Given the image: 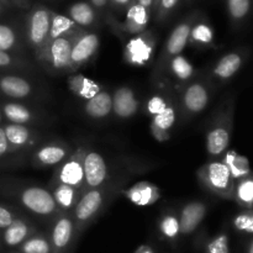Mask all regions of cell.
Here are the masks:
<instances>
[{"label":"cell","instance_id":"cell-37","mask_svg":"<svg viewBox=\"0 0 253 253\" xmlns=\"http://www.w3.org/2000/svg\"><path fill=\"white\" fill-rule=\"evenodd\" d=\"M31 63L25 57L0 51V69L2 71H30Z\"/></svg>","mask_w":253,"mask_h":253},{"label":"cell","instance_id":"cell-39","mask_svg":"<svg viewBox=\"0 0 253 253\" xmlns=\"http://www.w3.org/2000/svg\"><path fill=\"white\" fill-rule=\"evenodd\" d=\"M172 101V98L169 95H166V94H160L156 93L146 101L145 105V113L147 114L150 118H155L156 115L162 113L169 103Z\"/></svg>","mask_w":253,"mask_h":253},{"label":"cell","instance_id":"cell-7","mask_svg":"<svg viewBox=\"0 0 253 253\" xmlns=\"http://www.w3.org/2000/svg\"><path fill=\"white\" fill-rule=\"evenodd\" d=\"M212 82L209 78L193 79L184 86L180 95L179 110L184 119H190L203 113L209 105L211 99Z\"/></svg>","mask_w":253,"mask_h":253},{"label":"cell","instance_id":"cell-29","mask_svg":"<svg viewBox=\"0 0 253 253\" xmlns=\"http://www.w3.org/2000/svg\"><path fill=\"white\" fill-rule=\"evenodd\" d=\"M214 41L215 35L212 27L208 22L195 20L190 30L188 44L193 47H199V48H209V47H214Z\"/></svg>","mask_w":253,"mask_h":253},{"label":"cell","instance_id":"cell-26","mask_svg":"<svg viewBox=\"0 0 253 253\" xmlns=\"http://www.w3.org/2000/svg\"><path fill=\"white\" fill-rule=\"evenodd\" d=\"M67 85L74 95L85 101L95 96L99 91H101V86L98 82L78 73L68 77Z\"/></svg>","mask_w":253,"mask_h":253},{"label":"cell","instance_id":"cell-33","mask_svg":"<svg viewBox=\"0 0 253 253\" xmlns=\"http://www.w3.org/2000/svg\"><path fill=\"white\" fill-rule=\"evenodd\" d=\"M69 19L79 27H88L95 22V11L90 4L85 1L74 2L68 10Z\"/></svg>","mask_w":253,"mask_h":253},{"label":"cell","instance_id":"cell-31","mask_svg":"<svg viewBox=\"0 0 253 253\" xmlns=\"http://www.w3.org/2000/svg\"><path fill=\"white\" fill-rule=\"evenodd\" d=\"M82 27L77 26L68 16L61 14H56L53 12L52 14L51 19V26H49V34H48V43L49 41H53V40L61 39V37H67L72 36L76 32H78Z\"/></svg>","mask_w":253,"mask_h":253},{"label":"cell","instance_id":"cell-1","mask_svg":"<svg viewBox=\"0 0 253 253\" xmlns=\"http://www.w3.org/2000/svg\"><path fill=\"white\" fill-rule=\"evenodd\" d=\"M128 178V174L119 175L118 178L111 177L110 182L104 187L86 190L82 195L77 207L72 211V217L79 236H82V234L105 212L108 207H110L113 203L114 198L120 194L123 189L121 187L125 184V182H127Z\"/></svg>","mask_w":253,"mask_h":253},{"label":"cell","instance_id":"cell-2","mask_svg":"<svg viewBox=\"0 0 253 253\" xmlns=\"http://www.w3.org/2000/svg\"><path fill=\"white\" fill-rule=\"evenodd\" d=\"M0 194L15 200L32 215L44 220H53L59 214L48 188L17 180H0Z\"/></svg>","mask_w":253,"mask_h":253},{"label":"cell","instance_id":"cell-53","mask_svg":"<svg viewBox=\"0 0 253 253\" xmlns=\"http://www.w3.org/2000/svg\"><path fill=\"white\" fill-rule=\"evenodd\" d=\"M0 11H1V2H0Z\"/></svg>","mask_w":253,"mask_h":253},{"label":"cell","instance_id":"cell-46","mask_svg":"<svg viewBox=\"0 0 253 253\" xmlns=\"http://www.w3.org/2000/svg\"><path fill=\"white\" fill-rule=\"evenodd\" d=\"M109 2H111L114 9L119 10V11H126L131 5L137 1L136 0H109Z\"/></svg>","mask_w":253,"mask_h":253},{"label":"cell","instance_id":"cell-23","mask_svg":"<svg viewBox=\"0 0 253 253\" xmlns=\"http://www.w3.org/2000/svg\"><path fill=\"white\" fill-rule=\"evenodd\" d=\"M53 197L54 203L61 212H67L72 214L74 208L78 204L79 199L84 194L83 190L77 189V188L71 187V185L64 184H53L47 187Z\"/></svg>","mask_w":253,"mask_h":253},{"label":"cell","instance_id":"cell-50","mask_svg":"<svg viewBox=\"0 0 253 253\" xmlns=\"http://www.w3.org/2000/svg\"><path fill=\"white\" fill-rule=\"evenodd\" d=\"M246 253H253V237L251 239V241L249 242V246H247Z\"/></svg>","mask_w":253,"mask_h":253},{"label":"cell","instance_id":"cell-5","mask_svg":"<svg viewBox=\"0 0 253 253\" xmlns=\"http://www.w3.org/2000/svg\"><path fill=\"white\" fill-rule=\"evenodd\" d=\"M198 182L211 194L225 200H234L235 180L220 160H211L197 170Z\"/></svg>","mask_w":253,"mask_h":253},{"label":"cell","instance_id":"cell-27","mask_svg":"<svg viewBox=\"0 0 253 253\" xmlns=\"http://www.w3.org/2000/svg\"><path fill=\"white\" fill-rule=\"evenodd\" d=\"M220 161L226 166L235 182L247 177L252 173L251 165H250V161L247 160V157L240 155L239 152L234 150H227Z\"/></svg>","mask_w":253,"mask_h":253},{"label":"cell","instance_id":"cell-52","mask_svg":"<svg viewBox=\"0 0 253 253\" xmlns=\"http://www.w3.org/2000/svg\"><path fill=\"white\" fill-rule=\"evenodd\" d=\"M2 120V113H1V109H0V123H1Z\"/></svg>","mask_w":253,"mask_h":253},{"label":"cell","instance_id":"cell-41","mask_svg":"<svg viewBox=\"0 0 253 253\" xmlns=\"http://www.w3.org/2000/svg\"><path fill=\"white\" fill-rule=\"evenodd\" d=\"M250 0H227L229 14L234 21H241L250 11Z\"/></svg>","mask_w":253,"mask_h":253},{"label":"cell","instance_id":"cell-15","mask_svg":"<svg viewBox=\"0 0 253 253\" xmlns=\"http://www.w3.org/2000/svg\"><path fill=\"white\" fill-rule=\"evenodd\" d=\"M2 127L12 155H21L27 151L35 150L41 140V135L26 125L6 124Z\"/></svg>","mask_w":253,"mask_h":253},{"label":"cell","instance_id":"cell-17","mask_svg":"<svg viewBox=\"0 0 253 253\" xmlns=\"http://www.w3.org/2000/svg\"><path fill=\"white\" fill-rule=\"evenodd\" d=\"M151 14L152 12L150 10L143 7L138 2H135L126 10L125 20L123 22L115 21L113 24V27H115L119 34L135 36V35L146 31L148 22H150Z\"/></svg>","mask_w":253,"mask_h":253},{"label":"cell","instance_id":"cell-22","mask_svg":"<svg viewBox=\"0 0 253 253\" xmlns=\"http://www.w3.org/2000/svg\"><path fill=\"white\" fill-rule=\"evenodd\" d=\"M36 232L37 229L34 224H31L29 220L24 219V217L17 216L12 221V224L4 230L2 242L6 247L14 249V247L21 246L30 236H32Z\"/></svg>","mask_w":253,"mask_h":253},{"label":"cell","instance_id":"cell-36","mask_svg":"<svg viewBox=\"0 0 253 253\" xmlns=\"http://www.w3.org/2000/svg\"><path fill=\"white\" fill-rule=\"evenodd\" d=\"M21 253H52L48 235L37 231L30 236L21 246L17 247Z\"/></svg>","mask_w":253,"mask_h":253},{"label":"cell","instance_id":"cell-14","mask_svg":"<svg viewBox=\"0 0 253 253\" xmlns=\"http://www.w3.org/2000/svg\"><path fill=\"white\" fill-rule=\"evenodd\" d=\"M73 152L69 143L63 141H49L34 150L31 155V165L37 169L57 167Z\"/></svg>","mask_w":253,"mask_h":253},{"label":"cell","instance_id":"cell-49","mask_svg":"<svg viewBox=\"0 0 253 253\" xmlns=\"http://www.w3.org/2000/svg\"><path fill=\"white\" fill-rule=\"evenodd\" d=\"M140 5H142L143 7H146L147 10H150L152 12V7H153V0H136Z\"/></svg>","mask_w":253,"mask_h":253},{"label":"cell","instance_id":"cell-12","mask_svg":"<svg viewBox=\"0 0 253 253\" xmlns=\"http://www.w3.org/2000/svg\"><path fill=\"white\" fill-rule=\"evenodd\" d=\"M84 193L108 184L111 179L109 166L99 152L86 148L84 155Z\"/></svg>","mask_w":253,"mask_h":253},{"label":"cell","instance_id":"cell-30","mask_svg":"<svg viewBox=\"0 0 253 253\" xmlns=\"http://www.w3.org/2000/svg\"><path fill=\"white\" fill-rule=\"evenodd\" d=\"M158 231L161 237L170 245H175L180 237L179 215L174 211H166L158 221Z\"/></svg>","mask_w":253,"mask_h":253},{"label":"cell","instance_id":"cell-28","mask_svg":"<svg viewBox=\"0 0 253 253\" xmlns=\"http://www.w3.org/2000/svg\"><path fill=\"white\" fill-rule=\"evenodd\" d=\"M195 73H197V71H195L194 66L190 63L189 59L183 54H179L170 61L167 76L169 74L175 82L187 85L194 79Z\"/></svg>","mask_w":253,"mask_h":253},{"label":"cell","instance_id":"cell-18","mask_svg":"<svg viewBox=\"0 0 253 253\" xmlns=\"http://www.w3.org/2000/svg\"><path fill=\"white\" fill-rule=\"evenodd\" d=\"M208 205L200 200H193L182 208L179 215L180 236H190L194 234L205 220Z\"/></svg>","mask_w":253,"mask_h":253},{"label":"cell","instance_id":"cell-24","mask_svg":"<svg viewBox=\"0 0 253 253\" xmlns=\"http://www.w3.org/2000/svg\"><path fill=\"white\" fill-rule=\"evenodd\" d=\"M2 116L9 121V124H16V125H26L39 123L40 115L35 113L32 109L24 104L9 101L4 103L1 106Z\"/></svg>","mask_w":253,"mask_h":253},{"label":"cell","instance_id":"cell-10","mask_svg":"<svg viewBox=\"0 0 253 253\" xmlns=\"http://www.w3.org/2000/svg\"><path fill=\"white\" fill-rule=\"evenodd\" d=\"M79 237L72 214L59 212L52 220L48 234L52 253H73Z\"/></svg>","mask_w":253,"mask_h":253},{"label":"cell","instance_id":"cell-54","mask_svg":"<svg viewBox=\"0 0 253 253\" xmlns=\"http://www.w3.org/2000/svg\"><path fill=\"white\" fill-rule=\"evenodd\" d=\"M12 253H21V252H19V251H17V252H12Z\"/></svg>","mask_w":253,"mask_h":253},{"label":"cell","instance_id":"cell-9","mask_svg":"<svg viewBox=\"0 0 253 253\" xmlns=\"http://www.w3.org/2000/svg\"><path fill=\"white\" fill-rule=\"evenodd\" d=\"M86 147L79 146L69 155L67 160H64L61 165L54 167L51 182L48 185L64 184L71 185L77 189L83 190L84 193V155Z\"/></svg>","mask_w":253,"mask_h":253},{"label":"cell","instance_id":"cell-13","mask_svg":"<svg viewBox=\"0 0 253 253\" xmlns=\"http://www.w3.org/2000/svg\"><path fill=\"white\" fill-rule=\"evenodd\" d=\"M99 43L100 40L98 35L86 31L85 29H81L74 35L71 53L72 73L81 69L95 57Z\"/></svg>","mask_w":253,"mask_h":253},{"label":"cell","instance_id":"cell-44","mask_svg":"<svg viewBox=\"0 0 253 253\" xmlns=\"http://www.w3.org/2000/svg\"><path fill=\"white\" fill-rule=\"evenodd\" d=\"M10 155H12V152L10 151L9 143H7L6 136H5L4 132V127L0 126V161L5 160Z\"/></svg>","mask_w":253,"mask_h":253},{"label":"cell","instance_id":"cell-19","mask_svg":"<svg viewBox=\"0 0 253 253\" xmlns=\"http://www.w3.org/2000/svg\"><path fill=\"white\" fill-rule=\"evenodd\" d=\"M120 194L130 200L136 207H151L161 199V189L158 185L147 180L135 183L127 189H121Z\"/></svg>","mask_w":253,"mask_h":253},{"label":"cell","instance_id":"cell-42","mask_svg":"<svg viewBox=\"0 0 253 253\" xmlns=\"http://www.w3.org/2000/svg\"><path fill=\"white\" fill-rule=\"evenodd\" d=\"M179 0H160L158 2V6L156 9V19L158 22H163L165 20H167V17L172 14L173 10L175 9V6L178 5Z\"/></svg>","mask_w":253,"mask_h":253},{"label":"cell","instance_id":"cell-3","mask_svg":"<svg viewBox=\"0 0 253 253\" xmlns=\"http://www.w3.org/2000/svg\"><path fill=\"white\" fill-rule=\"evenodd\" d=\"M235 119V101L230 98L221 104L207 130L205 146L211 160H221L231 142Z\"/></svg>","mask_w":253,"mask_h":253},{"label":"cell","instance_id":"cell-45","mask_svg":"<svg viewBox=\"0 0 253 253\" xmlns=\"http://www.w3.org/2000/svg\"><path fill=\"white\" fill-rule=\"evenodd\" d=\"M150 130L153 138H155L156 141H158V142H166V141L170 140V131L162 130V128H158L153 125L150 126Z\"/></svg>","mask_w":253,"mask_h":253},{"label":"cell","instance_id":"cell-43","mask_svg":"<svg viewBox=\"0 0 253 253\" xmlns=\"http://www.w3.org/2000/svg\"><path fill=\"white\" fill-rule=\"evenodd\" d=\"M16 217L17 215L14 210L4 207V205H0V230H5L6 227H9Z\"/></svg>","mask_w":253,"mask_h":253},{"label":"cell","instance_id":"cell-48","mask_svg":"<svg viewBox=\"0 0 253 253\" xmlns=\"http://www.w3.org/2000/svg\"><path fill=\"white\" fill-rule=\"evenodd\" d=\"M91 4L96 9H104L109 4V0H91Z\"/></svg>","mask_w":253,"mask_h":253},{"label":"cell","instance_id":"cell-40","mask_svg":"<svg viewBox=\"0 0 253 253\" xmlns=\"http://www.w3.org/2000/svg\"><path fill=\"white\" fill-rule=\"evenodd\" d=\"M232 226L242 235L253 236V210H242L232 219Z\"/></svg>","mask_w":253,"mask_h":253},{"label":"cell","instance_id":"cell-38","mask_svg":"<svg viewBox=\"0 0 253 253\" xmlns=\"http://www.w3.org/2000/svg\"><path fill=\"white\" fill-rule=\"evenodd\" d=\"M178 106L175 105L174 101H170L169 105L165 109L161 114L156 115L155 118H152L151 121V125L156 126L158 128H162V130L170 131V128L174 126V124L177 123L178 118Z\"/></svg>","mask_w":253,"mask_h":253},{"label":"cell","instance_id":"cell-25","mask_svg":"<svg viewBox=\"0 0 253 253\" xmlns=\"http://www.w3.org/2000/svg\"><path fill=\"white\" fill-rule=\"evenodd\" d=\"M84 113L94 120H103L113 113V96L109 91L101 90L84 103Z\"/></svg>","mask_w":253,"mask_h":253},{"label":"cell","instance_id":"cell-4","mask_svg":"<svg viewBox=\"0 0 253 253\" xmlns=\"http://www.w3.org/2000/svg\"><path fill=\"white\" fill-rule=\"evenodd\" d=\"M195 20H197L195 15L188 16L187 19L182 20V21L172 30V32H170L169 36H168L167 41L163 44L162 52H161L160 56H158L156 66L155 68H153L152 82H156V83H157L161 79H165V77L167 78L168 67H169L170 61H172L174 57L182 54L183 49H184L185 46L188 44L190 30H192V26L195 22Z\"/></svg>","mask_w":253,"mask_h":253},{"label":"cell","instance_id":"cell-16","mask_svg":"<svg viewBox=\"0 0 253 253\" xmlns=\"http://www.w3.org/2000/svg\"><path fill=\"white\" fill-rule=\"evenodd\" d=\"M249 57L247 49H235L227 52L219 58V61L212 66L210 71V81H215L220 84L227 83L231 81L240 72L242 66Z\"/></svg>","mask_w":253,"mask_h":253},{"label":"cell","instance_id":"cell-55","mask_svg":"<svg viewBox=\"0 0 253 253\" xmlns=\"http://www.w3.org/2000/svg\"><path fill=\"white\" fill-rule=\"evenodd\" d=\"M2 1H6V0H2Z\"/></svg>","mask_w":253,"mask_h":253},{"label":"cell","instance_id":"cell-21","mask_svg":"<svg viewBox=\"0 0 253 253\" xmlns=\"http://www.w3.org/2000/svg\"><path fill=\"white\" fill-rule=\"evenodd\" d=\"M0 93L7 98L21 100L34 95L35 86L24 77L2 74L0 76Z\"/></svg>","mask_w":253,"mask_h":253},{"label":"cell","instance_id":"cell-34","mask_svg":"<svg viewBox=\"0 0 253 253\" xmlns=\"http://www.w3.org/2000/svg\"><path fill=\"white\" fill-rule=\"evenodd\" d=\"M0 51L21 56L24 46L20 40L19 34L9 25L0 24Z\"/></svg>","mask_w":253,"mask_h":253},{"label":"cell","instance_id":"cell-20","mask_svg":"<svg viewBox=\"0 0 253 253\" xmlns=\"http://www.w3.org/2000/svg\"><path fill=\"white\" fill-rule=\"evenodd\" d=\"M113 113L121 120L131 119L140 110V101L132 88L127 85L119 86L113 95Z\"/></svg>","mask_w":253,"mask_h":253},{"label":"cell","instance_id":"cell-11","mask_svg":"<svg viewBox=\"0 0 253 253\" xmlns=\"http://www.w3.org/2000/svg\"><path fill=\"white\" fill-rule=\"evenodd\" d=\"M157 46V39L151 30L135 35L124 46V61L133 67L147 66L153 58Z\"/></svg>","mask_w":253,"mask_h":253},{"label":"cell","instance_id":"cell-6","mask_svg":"<svg viewBox=\"0 0 253 253\" xmlns=\"http://www.w3.org/2000/svg\"><path fill=\"white\" fill-rule=\"evenodd\" d=\"M74 35L49 41L36 58L37 62L53 74L72 73L71 53Z\"/></svg>","mask_w":253,"mask_h":253},{"label":"cell","instance_id":"cell-47","mask_svg":"<svg viewBox=\"0 0 253 253\" xmlns=\"http://www.w3.org/2000/svg\"><path fill=\"white\" fill-rule=\"evenodd\" d=\"M133 253H156V251H155V249L151 246V245L145 244V245H141V246H138Z\"/></svg>","mask_w":253,"mask_h":253},{"label":"cell","instance_id":"cell-32","mask_svg":"<svg viewBox=\"0 0 253 253\" xmlns=\"http://www.w3.org/2000/svg\"><path fill=\"white\" fill-rule=\"evenodd\" d=\"M244 210H253V172L235 182L234 200Z\"/></svg>","mask_w":253,"mask_h":253},{"label":"cell","instance_id":"cell-35","mask_svg":"<svg viewBox=\"0 0 253 253\" xmlns=\"http://www.w3.org/2000/svg\"><path fill=\"white\" fill-rule=\"evenodd\" d=\"M200 253H230V239L226 231H221L215 236L202 239L198 244Z\"/></svg>","mask_w":253,"mask_h":253},{"label":"cell","instance_id":"cell-51","mask_svg":"<svg viewBox=\"0 0 253 253\" xmlns=\"http://www.w3.org/2000/svg\"><path fill=\"white\" fill-rule=\"evenodd\" d=\"M158 2H160V0H153V7H152V12L156 11V9H157L158 6Z\"/></svg>","mask_w":253,"mask_h":253},{"label":"cell","instance_id":"cell-8","mask_svg":"<svg viewBox=\"0 0 253 253\" xmlns=\"http://www.w3.org/2000/svg\"><path fill=\"white\" fill-rule=\"evenodd\" d=\"M52 14L47 7L35 6L26 17V42L35 54V58L41 54L48 41Z\"/></svg>","mask_w":253,"mask_h":253}]
</instances>
